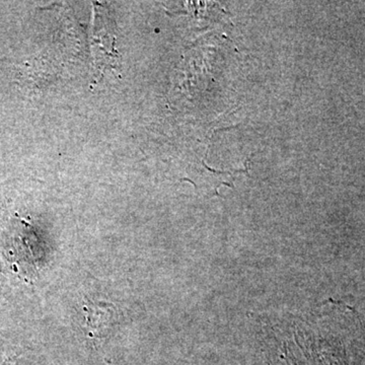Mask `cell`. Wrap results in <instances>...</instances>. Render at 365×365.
<instances>
[{
    "mask_svg": "<svg viewBox=\"0 0 365 365\" xmlns=\"http://www.w3.org/2000/svg\"><path fill=\"white\" fill-rule=\"evenodd\" d=\"M85 332L91 339H104L112 332L117 321L116 307L112 304L86 300L83 304Z\"/></svg>",
    "mask_w": 365,
    "mask_h": 365,
    "instance_id": "obj_1",
    "label": "cell"
},
{
    "mask_svg": "<svg viewBox=\"0 0 365 365\" xmlns=\"http://www.w3.org/2000/svg\"><path fill=\"white\" fill-rule=\"evenodd\" d=\"M19 354L9 350H0V365L18 364Z\"/></svg>",
    "mask_w": 365,
    "mask_h": 365,
    "instance_id": "obj_2",
    "label": "cell"
}]
</instances>
